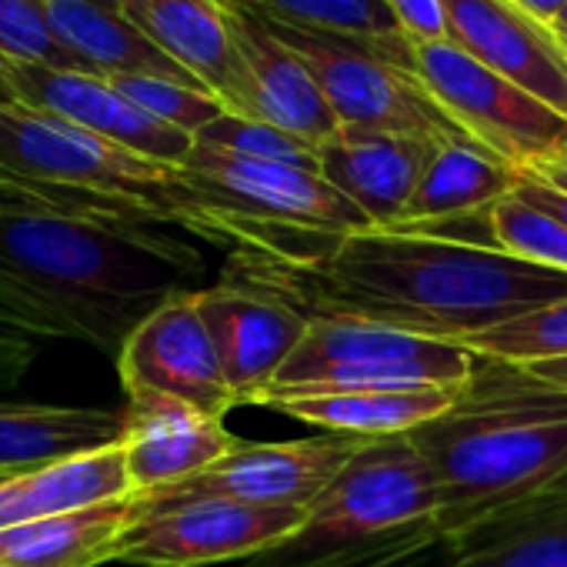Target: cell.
Listing matches in <instances>:
<instances>
[{"mask_svg": "<svg viewBox=\"0 0 567 567\" xmlns=\"http://www.w3.org/2000/svg\"><path fill=\"white\" fill-rule=\"evenodd\" d=\"M217 280L274 298L308 321H364L451 344L567 301L564 270L388 227L338 234L301 257L230 247Z\"/></svg>", "mask_w": 567, "mask_h": 567, "instance_id": "obj_1", "label": "cell"}, {"mask_svg": "<svg viewBox=\"0 0 567 567\" xmlns=\"http://www.w3.org/2000/svg\"><path fill=\"white\" fill-rule=\"evenodd\" d=\"M137 200L0 181V291L34 338H71L117 358L141 321L200 291L204 257L157 230Z\"/></svg>", "mask_w": 567, "mask_h": 567, "instance_id": "obj_2", "label": "cell"}, {"mask_svg": "<svg viewBox=\"0 0 567 567\" xmlns=\"http://www.w3.org/2000/svg\"><path fill=\"white\" fill-rule=\"evenodd\" d=\"M408 437L437 484L434 524L457 537L567 474V391L477 354L454 404Z\"/></svg>", "mask_w": 567, "mask_h": 567, "instance_id": "obj_3", "label": "cell"}, {"mask_svg": "<svg viewBox=\"0 0 567 567\" xmlns=\"http://www.w3.org/2000/svg\"><path fill=\"white\" fill-rule=\"evenodd\" d=\"M434 514L437 484L411 437H374L288 540L237 567H391L444 537Z\"/></svg>", "mask_w": 567, "mask_h": 567, "instance_id": "obj_4", "label": "cell"}, {"mask_svg": "<svg viewBox=\"0 0 567 567\" xmlns=\"http://www.w3.org/2000/svg\"><path fill=\"white\" fill-rule=\"evenodd\" d=\"M254 14L280 44H288L295 54L305 58L341 127L424 137L437 144L471 141L414 74L408 34L344 38L284 24L260 11Z\"/></svg>", "mask_w": 567, "mask_h": 567, "instance_id": "obj_5", "label": "cell"}, {"mask_svg": "<svg viewBox=\"0 0 567 567\" xmlns=\"http://www.w3.org/2000/svg\"><path fill=\"white\" fill-rule=\"evenodd\" d=\"M0 181L137 200L164 224H177L187 194L181 167L131 154L28 104H0Z\"/></svg>", "mask_w": 567, "mask_h": 567, "instance_id": "obj_6", "label": "cell"}, {"mask_svg": "<svg viewBox=\"0 0 567 567\" xmlns=\"http://www.w3.org/2000/svg\"><path fill=\"white\" fill-rule=\"evenodd\" d=\"M477 354L464 344L434 341L364 321H311L305 341L267 388L298 391H464Z\"/></svg>", "mask_w": 567, "mask_h": 567, "instance_id": "obj_7", "label": "cell"}, {"mask_svg": "<svg viewBox=\"0 0 567 567\" xmlns=\"http://www.w3.org/2000/svg\"><path fill=\"white\" fill-rule=\"evenodd\" d=\"M414 74L461 131L517 171L567 157V117L514 81L467 58L451 41H414Z\"/></svg>", "mask_w": 567, "mask_h": 567, "instance_id": "obj_8", "label": "cell"}, {"mask_svg": "<svg viewBox=\"0 0 567 567\" xmlns=\"http://www.w3.org/2000/svg\"><path fill=\"white\" fill-rule=\"evenodd\" d=\"M371 437L315 434L298 441H240L207 471L134 497V520L194 501H234L254 507H311Z\"/></svg>", "mask_w": 567, "mask_h": 567, "instance_id": "obj_9", "label": "cell"}, {"mask_svg": "<svg viewBox=\"0 0 567 567\" xmlns=\"http://www.w3.org/2000/svg\"><path fill=\"white\" fill-rule=\"evenodd\" d=\"M308 507H254L234 501H194L134 520L111 547L107 564L134 567H210L247 560L288 540Z\"/></svg>", "mask_w": 567, "mask_h": 567, "instance_id": "obj_10", "label": "cell"}, {"mask_svg": "<svg viewBox=\"0 0 567 567\" xmlns=\"http://www.w3.org/2000/svg\"><path fill=\"white\" fill-rule=\"evenodd\" d=\"M197 291L161 305L117 351V374L127 398L164 394L214 417H227L237 398L224 378L217 348L197 308Z\"/></svg>", "mask_w": 567, "mask_h": 567, "instance_id": "obj_11", "label": "cell"}, {"mask_svg": "<svg viewBox=\"0 0 567 567\" xmlns=\"http://www.w3.org/2000/svg\"><path fill=\"white\" fill-rule=\"evenodd\" d=\"M8 71L21 104L64 117L131 154L184 167L194 151V137L187 131L157 121L104 78L48 64H8Z\"/></svg>", "mask_w": 567, "mask_h": 567, "instance_id": "obj_12", "label": "cell"}, {"mask_svg": "<svg viewBox=\"0 0 567 567\" xmlns=\"http://www.w3.org/2000/svg\"><path fill=\"white\" fill-rule=\"evenodd\" d=\"M447 41L567 117V54L517 0H441Z\"/></svg>", "mask_w": 567, "mask_h": 567, "instance_id": "obj_13", "label": "cell"}, {"mask_svg": "<svg viewBox=\"0 0 567 567\" xmlns=\"http://www.w3.org/2000/svg\"><path fill=\"white\" fill-rule=\"evenodd\" d=\"M124 18L230 114L257 117V94L220 0H121Z\"/></svg>", "mask_w": 567, "mask_h": 567, "instance_id": "obj_14", "label": "cell"}, {"mask_svg": "<svg viewBox=\"0 0 567 567\" xmlns=\"http://www.w3.org/2000/svg\"><path fill=\"white\" fill-rule=\"evenodd\" d=\"M194 298L237 404H250L257 391L280 378L311 321L274 298L220 280L200 288Z\"/></svg>", "mask_w": 567, "mask_h": 567, "instance_id": "obj_15", "label": "cell"}, {"mask_svg": "<svg viewBox=\"0 0 567 567\" xmlns=\"http://www.w3.org/2000/svg\"><path fill=\"white\" fill-rule=\"evenodd\" d=\"M237 437L224 417L164 394H134L124 404V461L134 497L174 487L217 464Z\"/></svg>", "mask_w": 567, "mask_h": 567, "instance_id": "obj_16", "label": "cell"}, {"mask_svg": "<svg viewBox=\"0 0 567 567\" xmlns=\"http://www.w3.org/2000/svg\"><path fill=\"white\" fill-rule=\"evenodd\" d=\"M437 147V141L424 137L341 127L318 147V161L324 181L334 184L371 227H391L408 207Z\"/></svg>", "mask_w": 567, "mask_h": 567, "instance_id": "obj_17", "label": "cell"}, {"mask_svg": "<svg viewBox=\"0 0 567 567\" xmlns=\"http://www.w3.org/2000/svg\"><path fill=\"white\" fill-rule=\"evenodd\" d=\"M220 4L227 11L234 41L254 81V94H257L254 121H267L315 147L328 144L341 131V121L334 117L305 58L295 54L288 44H280L244 0H220Z\"/></svg>", "mask_w": 567, "mask_h": 567, "instance_id": "obj_18", "label": "cell"}, {"mask_svg": "<svg viewBox=\"0 0 567 567\" xmlns=\"http://www.w3.org/2000/svg\"><path fill=\"white\" fill-rule=\"evenodd\" d=\"M454 391L411 388V391H298L264 388L250 398L254 408L288 414L324 434L351 437H404L421 424L441 417L454 404Z\"/></svg>", "mask_w": 567, "mask_h": 567, "instance_id": "obj_19", "label": "cell"}, {"mask_svg": "<svg viewBox=\"0 0 567 567\" xmlns=\"http://www.w3.org/2000/svg\"><path fill=\"white\" fill-rule=\"evenodd\" d=\"M44 4L58 44L74 58L81 74L104 81L121 74H144L207 91L124 18L121 0H44Z\"/></svg>", "mask_w": 567, "mask_h": 567, "instance_id": "obj_20", "label": "cell"}, {"mask_svg": "<svg viewBox=\"0 0 567 567\" xmlns=\"http://www.w3.org/2000/svg\"><path fill=\"white\" fill-rule=\"evenodd\" d=\"M520 171L474 141L441 144L424 167L408 207L388 230H434L441 224L484 214L517 190Z\"/></svg>", "mask_w": 567, "mask_h": 567, "instance_id": "obj_21", "label": "cell"}, {"mask_svg": "<svg viewBox=\"0 0 567 567\" xmlns=\"http://www.w3.org/2000/svg\"><path fill=\"white\" fill-rule=\"evenodd\" d=\"M121 497H134V491L127 477L124 447L111 444L0 481V530L54 514L87 511Z\"/></svg>", "mask_w": 567, "mask_h": 567, "instance_id": "obj_22", "label": "cell"}, {"mask_svg": "<svg viewBox=\"0 0 567 567\" xmlns=\"http://www.w3.org/2000/svg\"><path fill=\"white\" fill-rule=\"evenodd\" d=\"M451 567H567V494L511 504L457 537Z\"/></svg>", "mask_w": 567, "mask_h": 567, "instance_id": "obj_23", "label": "cell"}, {"mask_svg": "<svg viewBox=\"0 0 567 567\" xmlns=\"http://www.w3.org/2000/svg\"><path fill=\"white\" fill-rule=\"evenodd\" d=\"M134 524V497L87 511L41 517L0 530V564L14 567H97Z\"/></svg>", "mask_w": 567, "mask_h": 567, "instance_id": "obj_24", "label": "cell"}, {"mask_svg": "<svg viewBox=\"0 0 567 567\" xmlns=\"http://www.w3.org/2000/svg\"><path fill=\"white\" fill-rule=\"evenodd\" d=\"M484 244L527 264L567 274V224L517 194H507L484 210Z\"/></svg>", "mask_w": 567, "mask_h": 567, "instance_id": "obj_25", "label": "cell"}, {"mask_svg": "<svg viewBox=\"0 0 567 567\" xmlns=\"http://www.w3.org/2000/svg\"><path fill=\"white\" fill-rule=\"evenodd\" d=\"M461 344L481 358H494L504 364L560 361L567 358V301H554L497 328L477 331Z\"/></svg>", "mask_w": 567, "mask_h": 567, "instance_id": "obj_26", "label": "cell"}, {"mask_svg": "<svg viewBox=\"0 0 567 567\" xmlns=\"http://www.w3.org/2000/svg\"><path fill=\"white\" fill-rule=\"evenodd\" d=\"M247 4L274 21L344 34V38H388L404 34L388 0H247Z\"/></svg>", "mask_w": 567, "mask_h": 567, "instance_id": "obj_27", "label": "cell"}, {"mask_svg": "<svg viewBox=\"0 0 567 567\" xmlns=\"http://www.w3.org/2000/svg\"><path fill=\"white\" fill-rule=\"evenodd\" d=\"M197 144L227 151V154H240V157H254V161H274V164H291V167H305V171H318L321 174V161H318V147L280 131L267 121H254V117H240V114H220L214 124H207L197 137Z\"/></svg>", "mask_w": 567, "mask_h": 567, "instance_id": "obj_28", "label": "cell"}, {"mask_svg": "<svg viewBox=\"0 0 567 567\" xmlns=\"http://www.w3.org/2000/svg\"><path fill=\"white\" fill-rule=\"evenodd\" d=\"M111 84L131 97L137 107H144L147 114H154L157 121L187 131L190 137H197L207 124H214L220 114H227V107L200 87H187L177 81H164V78H144V74H121L111 78Z\"/></svg>", "mask_w": 567, "mask_h": 567, "instance_id": "obj_29", "label": "cell"}, {"mask_svg": "<svg viewBox=\"0 0 567 567\" xmlns=\"http://www.w3.org/2000/svg\"><path fill=\"white\" fill-rule=\"evenodd\" d=\"M0 61L81 71L74 58L58 44L48 24L44 0H0Z\"/></svg>", "mask_w": 567, "mask_h": 567, "instance_id": "obj_30", "label": "cell"}, {"mask_svg": "<svg viewBox=\"0 0 567 567\" xmlns=\"http://www.w3.org/2000/svg\"><path fill=\"white\" fill-rule=\"evenodd\" d=\"M401 31L414 41H447V18L441 0H388Z\"/></svg>", "mask_w": 567, "mask_h": 567, "instance_id": "obj_31", "label": "cell"}, {"mask_svg": "<svg viewBox=\"0 0 567 567\" xmlns=\"http://www.w3.org/2000/svg\"><path fill=\"white\" fill-rule=\"evenodd\" d=\"M38 358L34 338H0V394L18 388Z\"/></svg>", "mask_w": 567, "mask_h": 567, "instance_id": "obj_32", "label": "cell"}, {"mask_svg": "<svg viewBox=\"0 0 567 567\" xmlns=\"http://www.w3.org/2000/svg\"><path fill=\"white\" fill-rule=\"evenodd\" d=\"M520 200H527V204H534V207H540L544 214H550V217H557L560 224H567V194L564 190H557V187H550L547 181H540L537 174H530V171H520V181H517V190H514Z\"/></svg>", "mask_w": 567, "mask_h": 567, "instance_id": "obj_33", "label": "cell"}, {"mask_svg": "<svg viewBox=\"0 0 567 567\" xmlns=\"http://www.w3.org/2000/svg\"><path fill=\"white\" fill-rule=\"evenodd\" d=\"M0 338H34L24 315L14 308V301L0 291Z\"/></svg>", "mask_w": 567, "mask_h": 567, "instance_id": "obj_34", "label": "cell"}, {"mask_svg": "<svg viewBox=\"0 0 567 567\" xmlns=\"http://www.w3.org/2000/svg\"><path fill=\"white\" fill-rule=\"evenodd\" d=\"M517 368H524L530 378H537V381H544V384H550L557 391H567V358H560V361H534V364H517Z\"/></svg>", "mask_w": 567, "mask_h": 567, "instance_id": "obj_35", "label": "cell"}, {"mask_svg": "<svg viewBox=\"0 0 567 567\" xmlns=\"http://www.w3.org/2000/svg\"><path fill=\"white\" fill-rule=\"evenodd\" d=\"M517 4H520L530 18H537L540 24H550V21L567 8V0H517Z\"/></svg>", "mask_w": 567, "mask_h": 567, "instance_id": "obj_36", "label": "cell"}, {"mask_svg": "<svg viewBox=\"0 0 567 567\" xmlns=\"http://www.w3.org/2000/svg\"><path fill=\"white\" fill-rule=\"evenodd\" d=\"M530 174H537L540 181H547L550 187H557V190L567 194V164H544V167H537Z\"/></svg>", "mask_w": 567, "mask_h": 567, "instance_id": "obj_37", "label": "cell"}, {"mask_svg": "<svg viewBox=\"0 0 567 567\" xmlns=\"http://www.w3.org/2000/svg\"><path fill=\"white\" fill-rule=\"evenodd\" d=\"M0 104H21L18 91H14V81H11V71H8L4 61H0Z\"/></svg>", "mask_w": 567, "mask_h": 567, "instance_id": "obj_38", "label": "cell"}, {"mask_svg": "<svg viewBox=\"0 0 567 567\" xmlns=\"http://www.w3.org/2000/svg\"><path fill=\"white\" fill-rule=\"evenodd\" d=\"M547 28H550V34H554V41L560 44V51L567 54V8H564V11H560Z\"/></svg>", "mask_w": 567, "mask_h": 567, "instance_id": "obj_39", "label": "cell"}, {"mask_svg": "<svg viewBox=\"0 0 567 567\" xmlns=\"http://www.w3.org/2000/svg\"><path fill=\"white\" fill-rule=\"evenodd\" d=\"M544 494H567V474H560V477H557Z\"/></svg>", "mask_w": 567, "mask_h": 567, "instance_id": "obj_40", "label": "cell"}, {"mask_svg": "<svg viewBox=\"0 0 567 567\" xmlns=\"http://www.w3.org/2000/svg\"><path fill=\"white\" fill-rule=\"evenodd\" d=\"M0 567H14V564H0Z\"/></svg>", "mask_w": 567, "mask_h": 567, "instance_id": "obj_41", "label": "cell"}]
</instances>
